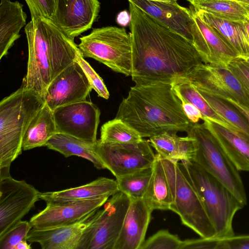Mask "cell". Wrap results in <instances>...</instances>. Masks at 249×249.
<instances>
[{
  "label": "cell",
  "mask_w": 249,
  "mask_h": 249,
  "mask_svg": "<svg viewBox=\"0 0 249 249\" xmlns=\"http://www.w3.org/2000/svg\"><path fill=\"white\" fill-rule=\"evenodd\" d=\"M127 0L135 85L172 83L203 63L191 41Z\"/></svg>",
  "instance_id": "cell-1"
},
{
  "label": "cell",
  "mask_w": 249,
  "mask_h": 249,
  "mask_svg": "<svg viewBox=\"0 0 249 249\" xmlns=\"http://www.w3.org/2000/svg\"><path fill=\"white\" fill-rule=\"evenodd\" d=\"M150 138L166 132H187L193 124L184 113L172 83L131 87L116 117Z\"/></svg>",
  "instance_id": "cell-2"
},
{
  "label": "cell",
  "mask_w": 249,
  "mask_h": 249,
  "mask_svg": "<svg viewBox=\"0 0 249 249\" xmlns=\"http://www.w3.org/2000/svg\"><path fill=\"white\" fill-rule=\"evenodd\" d=\"M28 46L27 72L21 87L44 98L51 82L75 59L79 49L49 18H33L25 26Z\"/></svg>",
  "instance_id": "cell-3"
},
{
  "label": "cell",
  "mask_w": 249,
  "mask_h": 249,
  "mask_svg": "<svg viewBox=\"0 0 249 249\" xmlns=\"http://www.w3.org/2000/svg\"><path fill=\"white\" fill-rule=\"evenodd\" d=\"M45 104L32 90L19 89L0 102V179L11 176L12 162L21 154L24 135Z\"/></svg>",
  "instance_id": "cell-4"
},
{
  "label": "cell",
  "mask_w": 249,
  "mask_h": 249,
  "mask_svg": "<svg viewBox=\"0 0 249 249\" xmlns=\"http://www.w3.org/2000/svg\"><path fill=\"white\" fill-rule=\"evenodd\" d=\"M179 168L198 195L213 225L216 238L234 235L232 221L245 205L221 181L193 160H182Z\"/></svg>",
  "instance_id": "cell-5"
},
{
  "label": "cell",
  "mask_w": 249,
  "mask_h": 249,
  "mask_svg": "<svg viewBox=\"0 0 249 249\" xmlns=\"http://www.w3.org/2000/svg\"><path fill=\"white\" fill-rule=\"evenodd\" d=\"M79 39L77 46L84 57L92 58L115 72L131 75L132 41L130 34L124 28L109 26L94 28Z\"/></svg>",
  "instance_id": "cell-6"
},
{
  "label": "cell",
  "mask_w": 249,
  "mask_h": 249,
  "mask_svg": "<svg viewBox=\"0 0 249 249\" xmlns=\"http://www.w3.org/2000/svg\"><path fill=\"white\" fill-rule=\"evenodd\" d=\"M196 140L193 160L223 184L245 205L246 193L239 170L203 124H193L186 132Z\"/></svg>",
  "instance_id": "cell-7"
},
{
  "label": "cell",
  "mask_w": 249,
  "mask_h": 249,
  "mask_svg": "<svg viewBox=\"0 0 249 249\" xmlns=\"http://www.w3.org/2000/svg\"><path fill=\"white\" fill-rule=\"evenodd\" d=\"M160 157L172 195L170 210L201 237H215V229L196 192L181 172L178 161Z\"/></svg>",
  "instance_id": "cell-8"
},
{
  "label": "cell",
  "mask_w": 249,
  "mask_h": 249,
  "mask_svg": "<svg viewBox=\"0 0 249 249\" xmlns=\"http://www.w3.org/2000/svg\"><path fill=\"white\" fill-rule=\"evenodd\" d=\"M96 151L106 169L116 178L152 167L156 160L148 140L136 143H108L98 140Z\"/></svg>",
  "instance_id": "cell-9"
},
{
  "label": "cell",
  "mask_w": 249,
  "mask_h": 249,
  "mask_svg": "<svg viewBox=\"0 0 249 249\" xmlns=\"http://www.w3.org/2000/svg\"><path fill=\"white\" fill-rule=\"evenodd\" d=\"M99 214V209L71 224L47 229L32 228L27 240L39 244L42 249H89L91 230Z\"/></svg>",
  "instance_id": "cell-10"
},
{
  "label": "cell",
  "mask_w": 249,
  "mask_h": 249,
  "mask_svg": "<svg viewBox=\"0 0 249 249\" xmlns=\"http://www.w3.org/2000/svg\"><path fill=\"white\" fill-rule=\"evenodd\" d=\"M40 192L11 176L0 179V236L21 220L40 199Z\"/></svg>",
  "instance_id": "cell-11"
},
{
  "label": "cell",
  "mask_w": 249,
  "mask_h": 249,
  "mask_svg": "<svg viewBox=\"0 0 249 249\" xmlns=\"http://www.w3.org/2000/svg\"><path fill=\"white\" fill-rule=\"evenodd\" d=\"M186 77L198 90L220 99H233L249 107V95L228 67L202 63L195 66Z\"/></svg>",
  "instance_id": "cell-12"
},
{
  "label": "cell",
  "mask_w": 249,
  "mask_h": 249,
  "mask_svg": "<svg viewBox=\"0 0 249 249\" xmlns=\"http://www.w3.org/2000/svg\"><path fill=\"white\" fill-rule=\"evenodd\" d=\"M53 113L57 132L97 142L100 111L92 103L86 100L65 105L55 109Z\"/></svg>",
  "instance_id": "cell-13"
},
{
  "label": "cell",
  "mask_w": 249,
  "mask_h": 249,
  "mask_svg": "<svg viewBox=\"0 0 249 249\" xmlns=\"http://www.w3.org/2000/svg\"><path fill=\"white\" fill-rule=\"evenodd\" d=\"M190 8L192 42L203 62L228 67L232 60L239 58L238 55L216 29L196 14L192 5Z\"/></svg>",
  "instance_id": "cell-14"
},
{
  "label": "cell",
  "mask_w": 249,
  "mask_h": 249,
  "mask_svg": "<svg viewBox=\"0 0 249 249\" xmlns=\"http://www.w3.org/2000/svg\"><path fill=\"white\" fill-rule=\"evenodd\" d=\"M92 89L83 70L74 60L51 82L44 99L53 111L61 106L86 101Z\"/></svg>",
  "instance_id": "cell-15"
},
{
  "label": "cell",
  "mask_w": 249,
  "mask_h": 249,
  "mask_svg": "<svg viewBox=\"0 0 249 249\" xmlns=\"http://www.w3.org/2000/svg\"><path fill=\"white\" fill-rule=\"evenodd\" d=\"M130 201L120 191L108 199L92 228L89 249H114Z\"/></svg>",
  "instance_id": "cell-16"
},
{
  "label": "cell",
  "mask_w": 249,
  "mask_h": 249,
  "mask_svg": "<svg viewBox=\"0 0 249 249\" xmlns=\"http://www.w3.org/2000/svg\"><path fill=\"white\" fill-rule=\"evenodd\" d=\"M51 20L66 35L74 38L90 29L98 18V0H55Z\"/></svg>",
  "instance_id": "cell-17"
},
{
  "label": "cell",
  "mask_w": 249,
  "mask_h": 249,
  "mask_svg": "<svg viewBox=\"0 0 249 249\" xmlns=\"http://www.w3.org/2000/svg\"><path fill=\"white\" fill-rule=\"evenodd\" d=\"M108 198L105 196L63 203H46L45 208L34 215L29 222L32 227L36 229H47L71 224L98 210Z\"/></svg>",
  "instance_id": "cell-18"
},
{
  "label": "cell",
  "mask_w": 249,
  "mask_h": 249,
  "mask_svg": "<svg viewBox=\"0 0 249 249\" xmlns=\"http://www.w3.org/2000/svg\"><path fill=\"white\" fill-rule=\"evenodd\" d=\"M114 249H140L144 242L153 211L142 199H130Z\"/></svg>",
  "instance_id": "cell-19"
},
{
  "label": "cell",
  "mask_w": 249,
  "mask_h": 249,
  "mask_svg": "<svg viewBox=\"0 0 249 249\" xmlns=\"http://www.w3.org/2000/svg\"><path fill=\"white\" fill-rule=\"evenodd\" d=\"M131 0L168 28L192 42V18L190 8L181 6L178 3L146 0Z\"/></svg>",
  "instance_id": "cell-20"
},
{
  "label": "cell",
  "mask_w": 249,
  "mask_h": 249,
  "mask_svg": "<svg viewBox=\"0 0 249 249\" xmlns=\"http://www.w3.org/2000/svg\"><path fill=\"white\" fill-rule=\"evenodd\" d=\"M119 192L116 180L99 177L86 184L53 192L40 193L46 203H63L109 197Z\"/></svg>",
  "instance_id": "cell-21"
},
{
  "label": "cell",
  "mask_w": 249,
  "mask_h": 249,
  "mask_svg": "<svg viewBox=\"0 0 249 249\" xmlns=\"http://www.w3.org/2000/svg\"><path fill=\"white\" fill-rule=\"evenodd\" d=\"M203 124L214 137L239 171H249V138L203 118Z\"/></svg>",
  "instance_id": "cell-22"
},
{
  "label": "cell",
  "mask_w": 249,
  "mask_h": 249,
  "mask_svg": "<svg viewBox=\"0 0 249 249\" xmlns=\"http://www.w3.org/2000/svg\"><path fill=\"white\" fill-rule=\"evenodd\" d=\"M23 5L18 1L1 0L0 3V59L6 56L9 50L20 35L26 24L27 15Z\"/></svg>",
  "instance_id": "cell-23"
},
{
  "label": "cell",
  "mask_w": 249,
  "mask_h": 249,
  "mask_svg": "<svg viewBox=\"0 0 249 249\" xmlns=\"http://www.w3.org/2000/svg\"><path fill=\"white\" fill-rule=\"evenodd\" d=\"M148 141L161 157L172 161L192 160L196 150L194 138L179 137L176 132H164L149 138Z\"/></svg>",
  "instance_id": "cell-24"
},
{
  "label": "cell",
  "mask_w": 249,
  "mask_h": 249,
  "mask_svg": "<svg viewBox=\"0 0 249 249\" xmlns=\"http://www.w3.org/2000/svg\"><path fill=\"white\" fill-rule=\"evenodd\" d=\"M194 9L203 21L217 31L239 58L244 59L249 56V37L243 23L220 18L203 10Z\"/></svg>",
  "instance_id": "cell-25"
},
{
  "label": "cell",
  "mask_w": 249,
  "mask_h": 249,
  "mask_svg": "<svg viewBox=\"0 0 249 249\" xmlns=\"http://www.w3.org/2000/svg\"><path fill=\"white\" fill-rule=\"evenodd\" d=\"M48 149L58 152L65 157L72 156L80 157L92 163L98 169H105L96 151V142L91 143L61 133H55L47 142Z\"/></svg>",
  "instance_id": "cell-26"
},
{
  "label": "cell",
  "mask_w": 249,
  "mask_h": 249,
  "mask_svg": "<svg viewBox=\"0 0 249 249\" xmlns=\"http://www.w3.org/2000/svg\"><path fill=\"white\" fill-rule=\"evenodd\" d=\"M56 133L53 111L45 103L32 120L25 132L22 141V150L45 146Z\"/></svg>",
  "instance_id": "cell-27"
},
{
  "label": "cell",
  "mask_w": 249,
  "mask_h": 249,
  "mask_svg": "<svg viewBox=\"0 0 249 249\" xmlns=\"http://www.w3.org/2000/svg\"><path fill=\"white\" fill-rule=\"evenodd\" d=\"M156 156L152 176L142 199L153 210H170L172 198L169 184L160 157L157 153Z\"/></svg>",
  "instance_id": "cell-28"
},
{
  "label": "cell",
  "mask_w": 249,
  "mask_h": 249,
  "mask_svg": "<svg viewBox=\"0 0 249 249\" xmlns=\"http://www.w3.org/2000/svg\"><path fill=\"white\" fill-rule=\"evenodd\" d=\"M172 86L177 96L195 106L200 111L203 118L229 130L239 132L212 107L187 77L175 79Z\"/></svg>",
  "instance_id": "cell-29"
},
{
  "label": "cell",
  "mask_w": 249,
  "mask_h": 249,
  "mask_svg": "<svg viewBox=\"0 0 249 249\" xmlns=\"http://www.w3.org/2000/svg\"><path fill=\"white\" fill-rule=\"evenodd\" d=\"M195 8L206 11L220 18L243 23L249 12L235 0H205L191 3Z\"/></svg>",
  "instance_id": "cell-30"
},
{
  "label": "cell",
  "mask_w": 249,
  "mask_h": 249,
  "mask_svg": "<svg viewBox=\"0 0 249 249\" xmlns=\"http://www.w3.org/2000/svg\"><path fill=\"white\" fill-rule=\"evenodd\" d=\"M143 139L135 129L121 119L115 118L102 126L99 140L105 143L122 144L136 143Z\"/></svg>",
  "instance_id": "cell-31"
},
{
  "label": "cell",
  "mask_w": 249,
  "mask_h": 249,
  "mask_svg": "<svg viewBox=\"0 0 249 249\" xmlns=\"http://www.w3.org/2000/svg\"><path fill=\"white\" fill-rule=\"evenodd\" d=\"M152 174V167L116 178L119 191L130 199H142Z\"/></svg>",
  "instance_id": "cell-32"
},
{
  "label": "cell",
  "mask_w": 249,
  "mask_h": 249,
  "mask_svg": "<svg viewBox=\"0 0 249 249\" xmlns=\"http://www.w3.org/2000/svg\"><path fill=\"white\" fill-rule=\"evenodd\" d=\"M197 90L217 113L240 133L249 138V124L245 118L236 109H233V107H231L229 103H226V101L222 99L205 92Z\"/></svg>",
  "instance_id": "cell-33"
},
{
  "label": "cell",
  "mask_w": 249,
  "mask_h": 249,
  "mask_svg": "<svg viewBox=\"0 0 249 249\" xmlns=\"http://www.w3.org/2000/svg\"><path fill=\"white\" fill-rule=\"evenodd\" d=\"M182 241L168 230H160L144 241L140 249H179Z\"/></svg>",
  "instance_id": "cell-34"
},
{
  "label": "cell",
  "mask_w": 249,
  "mask_h": 249,
  "mask_svg": "<svg viewBox=\"0 0 249 249\" xmlns=\"http://www.w3.org/2000/svg\"><path fill=\"white\" fill-rule=\"evenodd\" d=\"M32 226L29 221L21 220L0 236V249H14L21 241L27 239Z\"/></svg>",
  "instance_id": "cell-35"
},
{
  "label": "cell",
  "mask_w": 249,
  "mask_h": 249,
  "mask_svg": "<svg viewBox=\"0 0 249 249\" xmlns=\"http://www.w3.org/2000/svg\"><path fill=\"white\" fill-rule=\"evenodd\" d=\"M75 60L79 63L83 70L92 89L97 93L98 96L105 99H108L109 93L103 79L85 60L79 49L77 51Z\"/></svg>",
  "instance_id": "cell-36"
},
{
  "label": "cell",
  "mask_w": 249,
  "mask_h": 249,
  "mask_svg": "<svg viewBox=\"0 0 249 249\" xmlns=\"http://www.w3.org/2000/svg\"><path fill=\"white\" fill-rule=\"evenodd\" d=\"M31 18L43 17L51 19L55 11V0H25Z\"/></svg>",
  "instance_id": "cell-37"
},
{
  "label": "cell",
  "mask_w": 249,
  "mask_h": 249,
  "mask_svg": "<svg viewBox=\"0 0 249 249\" xmlns=\"http://www.w3.org/2000/svg\"><path fill=\"white\" fill-rule=\"evenodd\" d=\"M179 249H222V239L216 237L182 241Z\"/></svg>",
  "instance_id": "cell-38"
},
{
  "label": "cell",
  "mask_w": 249,
  "mask_h": 249,
  "mask_svg": "<svg viewBox=\"0 0 249 249\" xmlns=\"http://www.w3.org/2000/svg\"><path fill=\"white\" fill-rule=\"evenodd\" d=\"M228 68L239 80L249 96V64L243 59L237 58L230 63Z\"/></svg>",
  "instance_id": "cell-39"
},
{
  "label": "cell",
  "mask_w": 249,
  "mask_h": 249,
  "mask_svg": "<svg viewBox=\"0 0 249 249\" xmlns=\"http://www.w3.org/2000/svg\"><path fill=\"white\" fill-rule=\"evenodd\" d=\"M222 249H249V235L222 239Z\"/></svg>",
  "instance_id": "cell-40"
},
{
  "label": "cell",
  "mask_w": 249,
  "mask_h": 249,
  "mask_svg": "<svg viewBox=\"0 0 249 249\" xmlns=\"http://www.w3.org/2000/svg\"><path fill=\"white\" fill-rule=\"evenodd\" d=\"M178 98L184 113L192 123H197L199 120L203 119V115L195 106L182 98Z\"/></svg>",
  "instance_id": "cell-41"
},
{
  "label": "cell",
  "mask_w": 249,
  "mask_h": 249,
  "mask_svg": "<svg viewBox=\"0 0 249 249\" xmlns=\"http://www.w3.org/2000/svg\"><path fill=\"white\" fill-rule=\"evenodd\" d=\"M231 105L247 120L249 124V107L233 99L226 97L222 99Z\"/></svg>",
  "instance_id": "cell-42"
},
{
  "label": "cell",
  "mask_w": 249,
  "mask_h": 249,
  "mask_svg": "<svg viewBox=\"0 0 249 249\" xmlns=\"http://www.w3.org/2000/svg\"><path fill=\"white\" fill-rule=\"evenodd\" d=\"M117 22L121 26L125 27L129 24L130 21V15L126 10L120 12L116 18Z\"/></svg>",
  "instance_id": "cell-43"
},
{
  "label": "cell",
  "mask_w": 249,
  "mask_h": 249,
  "mask_svg": "<svg viewBox=\"0 0 249 249\" xmlns=\"http://www.w3.org/2000/svg\"><path fill=\"white\" fill-rule=\"evenodd\" d=\"M27 239H25L21 241L19 243H18L14 249H32V247L31 246V244H29L27 243Z\"/></svg>",
  "instance_id": "cell-44"
},
{
  "label": "cell",
  "mask_w": 249,
  "mask_h": 249,
  "mask_svg": "<svg viewBox=\"0 0 249 249\" xmlns=\"http://www.w3.org/2000/svg\"><path fill=\"white\" fill-rule=\"evenodd\" d=\"M243 24L246 29L247 34L249 37V15L247 17Z\"/></svg>",
  "instance_id": "cell-45"
},
{
  "label": "cell",
  "mask_w": 249,
  "mask_h": 249,
  "mask_svg": "<svg viewBox=\"0 0 249 249\" xmlns=\"http://www.w3.org/2000/svg\"><path fill=\"white\" fill-rule=\"evenodd\" d=\"M249 12V0L238 1Z\"/></svg>",
  "instance_id": "cell-46"
},
{
  "label": "cell",
  "mask_w": 249,
  "mask_h": 249,
  "mask_svg": "<svg viewBox=\"0 0 249 249\" xmlns=\"http://www.w3.org/2000/svg\"><path fill=\"white\" fill-rule=\"evenodd\" d=\"M151 0V1H163V2H167L171 3H178L177 0Z\"/></svg>",
  "instance_id": "cell-47"
},
{
  "label": "cell",
  "mask_w": 249,
  "mask_h": 249,
  "mask_svg": "<svg viewBox=\"0 0 249 249\" xmlns=\"http://www.w3.org/2000/svg\"><path fill=\"white\" fill-rule=\"evenodd\" d=\"M187 1H188L189 2H190V3H192L193 2H197V1H202V0H187Z\"/></svg>",
  "instance_id": "cell-48"
},
{
  "label": "cell",
  "mask_w": 249,
  "mask_h": 249,
  "mask_svg": "<svg viewBox=\"0 0 249 249\" xmlns=\"http://www.w3.org/2000/svg\"><path fill=\"white\" fill-rule=\"evenodd\" d=\"M243 59L248 64H249V56Z\"/></svg>",
  "instance_id": "cell-49"
},
{
  "label": "cell",
  "mask_w": 249,
  "mask_h": 249,
  "mask_svg": "<svg viewBox=\"0 0 249 249\" xmlns=\"http://www.w3.org/2000/svg\"><path fill=\"white\" fill-rule=\"evenodd\" d=\"M235 0L238 1L244 0Z\"/></svg>",
  "instance_id": "cell-50"
}]
</instances>
